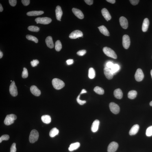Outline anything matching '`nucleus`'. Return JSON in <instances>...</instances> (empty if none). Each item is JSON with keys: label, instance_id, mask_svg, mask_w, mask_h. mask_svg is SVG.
Instances as JSON below:
<instances>
[{"label": "nucleus", "instance_id": "obj_1", "mask_svg": "<svg viewBox=\"0 0 152 152\" xmlns=\"http://www.w3.org/2000/svg\"><path fill=\"white\" fill-rule=\"evenodd\" d=\"M52 83L54 87L57 90L61 89L65 86L63 81L59 79H54L52 81Z\"/></svg>", "mask_w": 152, "mask_h": 152}, {"label": "nucleus", "instance_id": "obj_2", "mask_svg": "<svg viewBox=\"0 0 152 152\" xmlns=\"http://www.w3.org/2000/svg\"><path fill=\"white\" fill-rule=\"evenodd\" d=\"M103 51L105 54L107 56L115 59L117 58V55L116 53L111 48L107 47H105L103 48Z\"/></svg>", "mask_w": 152, "mask_h": 152}, {"label": "nucleus", "instance_id": "obj_3", "mask_svg": "<svg viewBox=\"0 0 152 152\" xmlns=\"http://www.w3.org/2000/svg\"><path fill=\"white\" fill-rule=\"evenodd\" d=\"M17 118V117L15 115L12 114L7 115L4 120V124L7 125H11L14 123Z\"/></svg>", "mask_w": 152, "mask_h": 152}, {"label": "nucleus", "instance_id": "obj_4", "mask_svg": "<svg viewBox=\"0 0 152 152\" xmlns=\"http://www.w3.org/2000/svg\"><path fill=\"white\" fill-rule=\"evenodd\" d=\"M39 136L38 131L36 130H33L31 131L29 137L30 142L31 143H34L38 139Z\"/></svg>", "mask_w": 152, "mask_h": 152}, {"label": "nucleus", "instance_id": "obj_5", "mask_svg": "<svg viewBox=\"0 0 152 152\" xmlns=\"http://www.w3.org/2000/svg\"><path fill=\"white\" fill-rule=\"evenodd\" d=\"M35 21L37 24L40 23L43 24H48L50 23L52 21L51 18L47 17H38L35 19Z\"/></svg>", "mask_w": 152, "mask_h": 152}, {"label": "nucleus", "instance_id": "obj_6", "mask_svg": "<svg viewBox=\"0 0 152 152\" xmlns=\"http://www.w3.org/2000/svg\"><path fill=\"white\" fill-rule=\"evenodd\" d=\"M130 41L129 36L127 35H124L122 39V44L125 49H128L130 46Z\"/></svg>", "mask_w": 152, "mask_h": 152}, {"label": "nucleus", "instance_id": "obj_7", "mask_svg": "<svg viewBox=\"0 0 152 152\" xmlns=\"http://www.w3.org/2000/svg\"><path fill=\"white\" fill-rule=\"evenodd\" d=\"M10 92L11 95L14 97H16L18 95V92L17 88L15 83L14 81H12L10 85Z\"/></svg>", "mask_w": 152, "mask_h": 152}, {"label": "nucleus", "instance_id": "obj_8", "mask_svg": "<svg viewBox=\"0 0 152 152\" xmlns=\"http://www.w3.org/2000/svg\"><path fill=\"white\" fill-rule=\"evenodd\" d=\"M110 110L113 113L117 114L120 111V108L119 106L114 102H111L109 105Z\"/></svg>", "mask_w": 152, "mask_h": 152}, {"label": "nucleus", "instance_id": "obj_9", "mask_svg": "<svg viewBox=\"0 0 152 152\" xmlns=\"http://www.w3.org/2000/svg\"><path fill=\"white\" fill-rule=\"evenodd\" d=\"M144 76L142 70L140 68L137 69L135 75V77L136 81L138 82L142 81L143 79Z\"/></svg>", "mask_w": 152, "mask_h": 152}, {"label": "nucleus", "instance_id": "obj_10", "mask_svg": "<svg viewBox=\"0 0 152 152\" xmlns=\"http://www.w3.org/2000/svg\"><path fill=\"white\" fill-rule=\"evenodd\" d=\"M83 36V33L80 31L75 30L72 32L69 35V37L70 39H75L81 37Z\"/></svg>", "mask_w": 152, "mask_h": 152}, {"label": "nucleus", "instance_id": "obj_11", "mask_svg": "<svg viewBox=\"0 0 152 152\" xmlns=\"http://www.w3.org/2000/svg\"><path fill=\"white\" fill-rule=\"evenodd\" d=\"M118 147V144L117 142H112L109 144L107 151L108 152H115L117 150Z\"/></svg>", "mask_w": 152, "mask_h": 152}, {"label": "nucleus", "instance_id": "obj_12", "mask_svg": "<svg viewBox=\"0 0 152 152\" xmlns=\"http://www.w3.org/2000/svg\"><path fill=\"white\" fill-rule=\"evenodd\" d=\"M119 22L121 26L124 29H126L128 26V22L127 19L123 16L119 18Z\"/></svg>", "mask_w": 152, "mask_h": 152}, {"label": "nucleus", "instance_id": "obj_13", "mask_svg": "<svg viewBox=\"0 0 152 152\" xmlns=\"http://www.w3.org/2000/svg\"><path fill=\"white\" fill-rule=\"evenodd\" d=\"M72 10L73 13L79 19H82L84 18V15L81 10L75 8H73Z\"/></svg>", "mask_w": 152, "mask_h": 152}, {"label": "nucleus", "instance_id": "obj_14", "mask_svg": "<svg viewBox=\"0 0 152 152\" xmlns=\"http://www.w3.org/2000/svg\"><path fill=\"white\" fill-rule=\"evenodd\" d=\"M104 72L106 77L107 79L110 80L113 78L114 75L111 72L110 69L105 67L104 69Z\"/></svg>", "mask_w": 152, "mask_h": 152}, {"label": "nucleus", "instance_id": "obj_15", "mask_svg": "<svg viewBox=\"0 0 152 152\" xmlns=\"http://www.w3.org/2000/svg\"><path fill=\"white\" fill-rule=\"evenodd\" d=\"M55 12L57 19L59 21H61V19L62 16L63 12L61 7L57 6L55 9Z\"/></svg>", "mask_w": 152, "mask_h": 152}, {"label": "nucleus", "instance_id": "obj_16", "mask_svg": "<svg viewBox=\"0 0 152 152\" xmlns=\"http://www.w3.org/2000/svg\"><path fill=\"white\" fill-rule=\"evenodd\" d=\"M101 13L107 21L111 20V16L110 13L106 9L104 8L102 9Z\"/></svg>", "mask_w": 152, "mask_h": 152}, {"label": "nucleus", "instance_id": "obj_17", "mask_svg": "<svg viewBox=\"0 0 152 152\" xmlns=\"http://www.w3.org/2000/svg\"><path fill=\"white\" fill-rule=\"evenodd\" d=\"M30 91L33 95L36 96H39L41 94V92L40 90L37 88L36 86H31L30 88Z\"/></svg>", "mask_w": 152, "mask_h": 152}, {"label": "nucleus", "instance_id": "obj_18", "mask_svg": "<svg viewBox=\"0 0 152 152\" xmlns=\"http://www.w3.org/2000/svg\"><path fill=\"white\" fill-rule=\"evenodd\" d=\"M99 123V120H96L93 122L91 127V130L93 132H95L98 130Z\"/></svg>", "mask_w": 152, "mask_h": 152}, {"label": "nucleus", "instance_id": "obj_19", "mask_svg": "<svg viewBox=\"0 0 152 152\" xmlns=\"http://www.w3.org/2000/svg\"><path fill=\"white\" fill-rule=\"evenodd\" d=\"M45 42L48 47L50 49H52L54 47V44L52 38V37L51 36L47 37L46 39Z\"/></svg>", "mask_w": 152, "mask_h": 152}, {"label": "nucleus", "instance_id": "obj_20", "mask_svg": "<svg viewBox=\"0 0 152 152\" xmlns=\"http://www.w3.org/2000/svg\"><path fill=\"white\" fill-rule=\"evenodd\" d=\"M149 25V19L145 18L144 20L142 26V30L143 32H146L148 30Z\"/></svg>", "mask_w": 152, "mask_h": 152}, {"label": "nucleus", "instance_id": "obj_21", "mask_svg": "<svg viewBox=\"0 0 152 152\" xmlns=\"http://www.w3.org/2000/svg\"><path fill=\"white\" fill-rule=\"evenodd\" d=\"M139 126L137 124L133 126L129 131V134L131 136L136 134L139 129Z\"/></svg>", "mask_w": 152, "mask_h": 152}, {"label": "nucleus", "instance_id": "obj_22", "mask_svg": "<svg viewBox=\"0 0 152 152\" xmlns=\"http://www.w3.org/2000/svg\"><path fill=\"white\" fill-rule=\"evenodd\" d=\"M114 94L115 97L118 99H121L123 97V92L120 88H118L115 90Z\"/></svg>", "mask_w": 152, "mask_h": 152}, {"label": "nucleus", "instance_id": "obj_23", "mask_svg": "<svg viewBox=\"0 0 152 152\" xmlns=\"http://www.w3.org/2000/svg\"><path fill=\"white\" fill-rule=\"evenodd\" d=\"M98 28L99 29L100 32L105 36H110V33H109V31L104 26H100V27H98Z\"/></svg>", "mask_w": 152, "mask_h": 152}, {"label": "nucleus", "instance_id": "obj_24", "mask_svg": "<svg viewBox=\"0 0 152 152\" xmlns=\"http://www.w3.org/2000/svg\"><path fill=\"white\" fill-rule=\"evenodd\" d=\"M44 13L42 11H33L27 12V14L29 16H35L41 15Z\"/></svg>", "mask_w": 152, "mask_h": 152}, {"label": "nucleus", "instance_id": "obj_25", "mask_svg": "<svg viewBox=\"0 0 152 152\" xmlns=\"http://www.w3.org/2000/svg\"><path fill=\"white\" fill-rule=\"evenodd\" d=\"M80 146V144L79 142L74 143L70 144L68 150L70 151H73L78 149Z\"/></svg>", "mask_w": 152, "mask_h": 152}, {"label": "nucleus", "instance_id": "obj_26", "mask_svg": "<svg viewBox=\"0 0 152 152\" xmlns=\"http://www.w3.org/2000/svg\"><path fill=\"white\" fill-rule=\"evenodd\" d=\"M42 121L46 124H49L51 122V118L49 115H44L43 116L41 117Z\"/></svg>", "mask_w": 152, "mask_h": 152}, {"label": "nucleus", "instance_id": "obj_27", "mask_svg": "<svg viewBox=\"0 0 152 152\" xmlns=\"http://www.w3.org/2000/svg\"><path fill=\"white\" fill-rule=\"evenodd\" d=\"M59 130L56 128H54L52 129L49 132V136L51 138H53L57 135H58Z\"/></svg>", "mask_w": 152, "mask_h": 152}, {"label": "nucleus", "instance_id": "obj_28", "mask_svg": "<svg viewBox=\"0 0 152 152\" xmlns=\"http://www.w3.org/2000/svg\"><path fill=\"white\" fill-rule=\"evenodd\" d=\"M137 93L136 91L132 90L130 91L128 94V97L130 99H133L136 97Z\"/></svg>", "mask_w": 152, "mask_h": 152}, {"label": "nucleus", "instance_id": "obj_29", "mask_svg": "<svg viewBox=\"0 0 152 152\" xmlns=\"http://www.w3.org/2000/svg\"><path fill=\"white\" fill-rule=\"evenodd\" d=\"M96 73L95 70L93 68H90L88 70V77L90 79H93L95 77Z\"/></svg>", "mask_w": 152, "mask_h": 152}, {"label": "nucleus", "instance_id": "obj_30", "mask_svg": "<svg viewBox=\"0 0 152 152\" xmlns=\"http://www.w3.org/2000/svg\"><path fill=\"white\" fill-rule=\"evenodd\" d=\"M94 90L96 93L99 95H103L104 93V91L103 89L99 87H95Z\"/></svg>", "mask_w": 152, "mask_h": 152}, {"label": "nucleus", "instance_id": "obj_31", "mask_svg": "<svg viewBox=\"0 0 152 152\" xmlns=\"http://www.w3.org/2000/svg\"><path fill=\"white\" fill-rule=\"evenodd\" d=\"M120 67L119 65L117 64H114L112 68L110 69L112 73L115 75L119 70Z\"/></svg>", "mask_w": 152, "mask_h": 152}, {"label": "nucleus", "instance_id": "obj_32", "mask_svg": "<svg viewBox=\"0 0 152 152\" xmlns=\"http://www.w3.org/2000/svg\"><path fill=\"white\" fill-rule=\"evenodd\" d=\"M62 48V43L60 40L57 41L55 44V49L57 51H60Z\"/></svg>", "mask_w": 152, "mask_h": 152}, {"label": "nucleus", "instance_id": "obj_33", "mask_svg": "<svg viewBox=\"0 0 152 152\" xmlns=\"http://www.w3.org/2000/svg\"><path fill=\"white\" fill-rule=\"evenodd\" d=\"M28 29L29 31L32 32H39L40 30L39 28L35 26H29L28 28Z\"/></svg>", "mask_w": 152, "mask_h": 152}, {"label": "nucleus", "instance_id": "obj_34", "mask_svg": "<svg viewBox=\"0 0 152 152\" xmlns=\"http://www.w3.org/2000/svg\"><path fill=\"white\" fill-rule=\"evenodd\" d=\"M26 38L28 40L32 41L36 43H37L38 42V39L36 37L32 36V35H27L26 36Z\"/></svg>", "mask_w": 152, "mask_h": 152}, {"label": "nucleus", "instance_id": "obj_35", "mask_svg": "<svg viewBox=\"0 0 152 152\" xmlns=\"http://www.w3.org/2000/svg\"><path fill=\"white\" fill-rule=\"evenodd\" d=\"M28 76V73L26 68H24L22 73V76L23 78H27Z\"/></svg>", "mask_w": 152, "mask_h": 152}, {"label": "nucleus", "instance_id": "obj_36", "mask_svg": "<svg viewBox=\"0 0 152 152\" xmlns=\"http://www.w3.org/2000/svg\"><path fill=\"white\" fill-rule=\"evenodd\" d=\"M146 135L148 137H150L152 136V126H151L148 127L146 129Z\"/></svg>", "mask_w": 152, "mask_h": 152}, {"label": "nucleus", "instance_id": "obj_37", "mask_svg": "<svg viewBox=\"0 0 152 152\" xmlns=\"http://www.w3.org/2000/svg\"><path fill=\"white\" fill-rule=\"evenodd\" d=\"M10 139V136L8 135H4L0 138V142L1 143L3 140H8Z\"/></svg>", "mask_w": 152, "mask_h": 152}, {"label": "nucleus", "instance_id": "obj_38", "mask_svg": "<svg viewBox=\"0 0 152 152\" xmlns=\"http://www.w3.org/2000/svg\"><path fill=\"white\" fill-rule=\"evenodd\" d=\"M80 94L78 96L77 98V103H78L79 105H83L85 104L86 103V101H82L81 100L79 99L80 97Z\"/></svg>", "mask_w": 152, "mask_h": 152}, {"label": "nucleus", "instance_id": "obj_39", "mask_svg": "<svg viewBox=\"0 0 152 152\" xmlns=\"http://www.w3.org/2000/svg\"><path fill=\"white\" fill-rule=\"evenodd\" d=\"M39 63V61L38 60H33V61L31 62V66L34 67L37 65Z\"/></svg>", "mask_w": 152, "mask_h": 152}, {"label": "nucleus", "instance_id": "obj_40", "mask_svg": "<svg viewBox=\"0 0 152 152\" xmlns=\"http://www.w3.org/2000/svg\"><path fill=\"white\" fill-rule=\"evenodd\" d=\"M86 53V51L85 50H81L77 52V53L78 55L79 56H83Z\"/></svg>", "mask_w": 152, "mask_h": 152}, {"label": "nucleus", "instance_id": "obj_41", "mask_svg": "<svg viewBox=\"0 0 152 152\" xmlns=\"http://www.w3.org/2000/svg\"><path fill=\"white\" fill-rule=\"evenodd\" d=\"M16 144L14 143L11 146L10 149V152H16Z\"/></svg>", "mask_w": 152, "mask_h": 152}, {"label": "nucleus", "instance_id": "obj_42", "mask_svg": "<svg viewBox=\"0 0 152 152\" xmlns=\"http://www.w3.org/2000/svg\"><path fill=\"white\" fill-rule=\"evenodd\" d=\"M9 2L11 6L14 7L16 4L17 0H9Z\"/></svg>", "mask_w": 152, "mask_h": 152}, {"label": "nucleus", "instance_id": "obj_43", "mask_svg": "<svg viewBox=\"0 0 152 152\" xmlns=\"http://www.w3.org/2000/svg\"><path fill=\"white\" fill-rule=\"evenodd\" d=\"M22 2L23 4L25 6H27L30 3V0H22Z\"/></svg>", "mask_w": 152, "mask_h": 152}, {"label": "nucleus", "instance_id": "obj_44", "mask_svg": "<svg viewBox=\"0 0 152 152\" xmlns=\"http://www.w3.org/2000/svg\"><path fill=\"white\" fill-rule=\"evenodd\" d=\"M114 64L112 62H107L106 64V67L111 69L112 68Z\"/></svg>", "mask_w": 152, "mask_h": 152}, {"label": "nucleus", "instance_id": "obj_45", "mask_svg": "<svg viewBox=\"0 0 152 152\" xmlns=\"http://www.w3.org/2000/svg\"><path fill=\"white\" fill-rule=\"evenodd\" d=\"M130 1L131 4L133 5H136L138 4L140 1L139 0H130Z\"/></svg>", "mask_w": 152, "mask_h": 152}, {"label": "nucleus", "instance_id": "obj_46", "mask_svg": "<svg viewBox=\"0 0 152 152\" xmlns=\"http://www.w3.org/2000/svg\"><path fill=\"white\" fill-rule=\"evenodd\" d=\"M84 1L87 4L89 5H92L93 3V0H85Z\"/></svg>", "mask_w": 152, "mask_h": 152}, {"label": "nucleus", "instance_id": "obj_47", "mask_svg": "<svg viewBox=\"0 0 152 152\" xmlns=\"http://www.w3.org/2000/svg\"><path fill=\"white\" fill-rule=\"evenodd\" d=\"M66 63L68 65H71L73 64L74 61L73 59H69L66 61Z\"/></svg>", "mask_w": 152, "mask_h": 152}, {"label": "nucleus", "instance_id": "obj_48", "mask_svg": "<svg viewBox=\"0 0 152 152\" xmlns=\"http://www.w3.org/2000/svg\"><path fill=\"white\" fill-rule=\"evenodd\" d=\"M106 1L112 4L115 3L116 2V0H107Z\"/></svg>", "mask_w": 152, "mask_h": 152}, {"label": "nucleus", "instance_id": "obj_49", "mask_svg": "<svg viewBox=\"0 0 152 152\" xmlns=\"http://www.w3.org/2000/svg\"><path fill=\"white\" fill-rule=\"evenodd\" d=\"M87 92L86 90L85 89H83L82 90H81V92L80 93V94H83V93H86Z\"/></svg>", "mask_w": 152, "mask_h": 152}, {"label": "nucleus", "instance_id": "obj_50", "mask_svg": "<svg viewBox=\"0 0 152 152\" xmlns=\"http://www.w3.org/2000/svg\"><path fill=\"white\" fill-rule=\"evenodd\" d=\"M3 10V7L2 6V5L1 4H0V12H2V11Z\"/></svg>", "mask_w": 152, "mask_h": 152}, {"label": "nucleus", "instance_id": "obj_51", "mask_svg": "<svg viewBox=\"0 0 152 152\" xmlns=\"http://www.w3.org/2000/svg\"><path fill=\"white\" fill-rule=\"evenodd\" d=\"M3 56V54L2 52L1 51H0V58H2Z\"/></svg>", "mask_w": 152, "mask_h": 152}, {"label": "nucleus", "instance_id": "obj_52", "mask_svg": "<svg viewBox=\"0 0 152 152\" xmlns=\"http://www.w3.org/2000/svg\"><path fill=\"white\" fill-rule=\"evenodd\" d=\"M150 106H151L152 107V101L150 102Z\"/></svg>", "mask_w": 152, "mask_h": 152}, {"label": "nucleus", "instance_id": "obj_53", "mask_svg": "<svg viewBox=\"0 0 152 152\" xmlns=\"http://www.w3.org/2000/svg\"><path fill=\"white\" fill-rule=\"evenodd\" d=\"M151 76L152 78V69L151 70Z\"/></svg>", "mask_w": 152, "mask_h": 152}]
</instances>
